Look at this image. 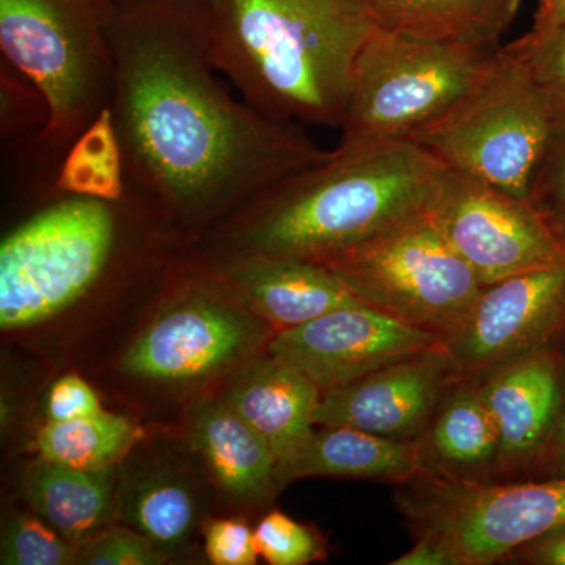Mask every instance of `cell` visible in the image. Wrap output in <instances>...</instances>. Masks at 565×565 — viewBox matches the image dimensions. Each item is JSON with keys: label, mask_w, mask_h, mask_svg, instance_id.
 I'll return each mask as SVG.
<instances>
[{"label": "cell", "mask_w": 565, "mask_h": 565, "mask_svg": "<svg viewBox=\"0 0 565 565\" xmlns=\"http://www.w3.org/2000/svg\"><path fill=\"white\" fill-rule=\"evenodd\" d=\"M189 438L215 484L234 503L266 504L280 492L273 449L225 399L193 405Z\"/></svg>", "instance_id": "obj_19"}, {"label": "cell", "mask_w": 565, "mask_h": 565, "mask_svg": "<svg viewBox=\"0 0 565 565\" xmlns=\"http://www.w3.org/2000/svg\"><path fill=\"white\" fill-rule=\"evenodd\" d=\"M565 326V266L482 286L467 321L445 348L457 377H473L546 348Z\"/></svg>", "instance_id": "obj_13"}, {"label": "cell", "mask_w": 565, "mask_h": 565, "mask_svg": "<svg viewBox=\"0 0 565 565\" xmlns=\"http://www.w3.org/2000/svg\"><path fill=\"white\" fill-rule=\"evenodd\" d=\"M427 460L437 473L489 481L498 459L497 427L478 379H457L423 435Z\"/></svg>", "instance_id": "obj_22"}, {"label": "cell", "mask_w": 565, "mask_h": 565, "mask_svg": "<svg viewBox=\"0 0 565 565\" xmlns=\"http://www.w3.org/2000/svg\"><path fill=\"white\" fill-rule=\"evenodd\" d=\"M512 563L565 565V525L550 531L509 555Z\"/></svg>", "instance_id": "obj_33"}, {"label": "cell", "mask_w": 565, "mask_h": 565, "mask_svg": "<svg viewBox=\"0 0 565 565\" xmlns=\"http://www.w3.org/2000/svg\"><path fill=\"white\" fill-rule=\"evenodd\" d=\"M103 2L107 11L154 6L181 7V9L207 11L215 0H103Z\"/></svg>", "instance_id": "obj_35"}, {"label": "cell", "mask_w": 565, "mask_h": 565, "mask_svg": "<svg viewBox=\"0 0 565 565\" xmlns=\"http://www.w3.org/2000/svg\"><path fill=\"white\" fill-rule=\"evenodd\" d=\"M273 330L200 262L178 275L169 299L122 356L121 370L156 384L206 381L255 355Z\"/></svg>", "instance_id": "obj_10"}, {"label": "cell", "mask_w": 565, "mask_h": 565, "mask_svg": "<svg viewBox=\"0 0 565 565\" xmlns=\"http://www.w3.org/2000/svg\"><path fill=\"white\" fill-rule=\"evenodd\" d=\"M0 50L46 103L39 134L57 162L110 106L114 57L103 0H0Z\"/></svg>", "instance_id": "obj_5"}, {"label": "cell", "mask_w": 565, "mask_h": 565, "mask_svg": "<svg viewBox=\"0 0 565 565\" xmlns=\"http://www.w3.org/2000/svg\"><path fill=\"white\" fill-rule=\"evenodd\" d=\"M385 31L414 39L500 46L523 0H366Z\"/></svg>", "instance_id": "obj_23"}, {"label": "cell", "mask_w": 565, "mask_h": 565, "mask_svg": "<svg viewBox=\"0 0 565 565\" xmlns=\"http://www.w3.org/2000/svg\"><path fill=\"white\" fill-rule=\"evenodd\" d=\"M433 217L482 286L565 266V245L530 200L449 170Z\"/></svg>", "instance_id": "obj_11"}, {"label": "cell", "mask_w": 565, "mask_h": 565, "mask_svg": "<svg viewBox=\"0 0 565 565\" xmlns=\"http://www.w3.org/2000/svg\"><path fill=\"white\" fill-rule=\"evenodd\" d=\"M500 50L501 44L422 40L379 29L355 63L337 148L411 139L462 103Z\"/></svg>", "instance_id": "obj_6"}, {"label": "cell", "mask_w": 565, "mask_h": 565, "mask_svg": "<svg viewBox=\"0 0 565 565\" xmlns=\"http://www.w3.org/2000/svg\"><path fill=\"white\" fill-rule=\"evenodd\" d=\"M204 14L167 6L107 11L110 106L128 189L188 234L332 152L302 126L233 95L212 62Z\"/></svg>", "instance_id": "obj_1"}, {"label": "cell", "mask_w": 565, "mask_h": 565, "mask_svg": "<svg viewBox=\"0 0 565 565\" xmlns=\"http://www.w3.org/2000/svg\"><path fill=\"white\" fill-rule=\"evenodd\" d=\"M204 550L215 565H253L258 561L255 531L243 519H215L203 527Z\"/></svg>", "instance_id": "obj_31"}, {"label": "cell", "mask_w": 565, "mask_h": 565, "mask_svg": "<svg viewBox=\"0 0 565 565\" xmlns=\"http://www.w3.org/2000/svg\"><path fill=\"white\" fill-rule=\"evenodd\" d=\"M422 438L394 440L344 426H322L288 462L277 468V486L302 478L363 479L407 484L430 473Z\"/></svg>", "instance_id": "obj_18"}, {"label": "cell", "mask_w": 565, "mask_h": 565, "mask_svg": "<svg viewBox=\"0 0 565 565\" xmlns=\"http://www.w3.org/2000/svg\"><path fill=\"white\" fill-rule=\"evenodd\" d=\"M203 498L177 465H118L117 519L150 539L167 556L181 555L202 522Z\"/></svg>", "instance_id": "obj_20"}, {"label": "cell", "mask_w": 565, "mask_h": 565, "mask_svg": "<svg viewBox=\"0 0 565 565\" xmlns=\"http://www.w3.org/2000/svg\"><path fill=\"white\" fill-rule=\"evenodd\" d=\"M255 542L258 555L273 565H308L326 557L318 531L278 511L263 516Z\"/></svg>", "instance_id": "obj_27"}, {"label": "cell", "mask_w": 565, "mask_h": 565, "mask_svg": "<svg viewBox=\"0 0 565 565\" xmlns=\"http://www.w3.org/2000/svg\"><path fill=\"white\" fill-rule=\"evenodd\" d=\"M515 43L557 115L565 114V24L539 35L527 32Z\"/></svg>", "instance_id": "obj_29"}, {"label": "cell", "mask_w": 565, "mask_h": 565, "mask_svg": "<svg viewBox=\"0 0 565 565\" xmlns=\"http://www.w3.org/2000/svg\"><path fill=\"white\" fill-rule=\"evenodd\" d=\"M473 377L497 427L494 476L511 478L544 455L555 430L563 403L559 359L539 349Z\"/></svg>", "instance_id": "obj_16"}, {"label": "cell", "mask_w": 565, "mask_h": 565, "mask_svg": "<svg viewBox=\"0 0 565 565\" xmlns=\"http://www.w3.org/2000/svg\"><path fill=\"white\" fill-rule=\"evenodd\" d=\"M79 548L36 512H14L3 525V565L77 564Z\"/></svg>", "instance_id": "obj_26"}, {"label": "cell", "mask_w": 565, "mask_h": 565, "mask_svg": "<svg viewBox=\"0 0 565 565\" xmlns=\"http://www.w3.org/2000/svg\"><path fill=\"white\" fill-rule=\"evenodd\" d=\"M319 264L364 303L437 333L445 343L467 321L482 289L433 212Z\"/></svg>", "instance_id": "obj_9"}, {"label": "cell", "mask_w": 565, "mask_h": 565, "mask_svg": "<svg viewBox=\"0 0 565 565\" xmlns=\"http://www.w3.org/2000/svg\"><path fill=\"white\" fill-rule=\"evenodd\" d=\"M527 200L565 245V114L557 115Z\"/></svg>", "instance_id": "obj_28"}, {"label": "cell", "mask_w": 565, "mask_h": 565, "mask_svg": "<svg viewBox=\"0 0 565 565\" xmlns=\"http://www.w3.org/2000/svg\"><path fill=\"white\" fill-rule=\"evenodd\" d=\"M565 24V0H537L531 33H545Z\"/></svg>", "instance_id": "obj_34"}, {"label": "cell", "mask_w": 565, "mask_h": 565, "mask_svg": "<svg viewBox=\"0 0 565 565\" xmlns=\"http://www.w3.org/2000/svg\"><path fill=\"white\" fill-rule=\"evenodd\" d=\"M545 451H548L550 460H552L553 470L557 476L565 475V397L561 403L559 415L552 438L546 445ZM544 451V452H545Z\"/></svg>", "instance_id": "obj_36"}, {"label": "cell", "mask_w": 565, "mask_h": 565, "mask_svg": "<svg viewBox=\"0 0 565 565\" xmlns=\"http://www.w3.org/2000/svg\"><path fill=\"white\" fill-rule=\"evenodd\" d=\"M556 118L514 41L462 103L408 140L449 170L527 200Z\"/></svg>", "instance_id": "obj_7"}, {"label": "cell", "mask_w": 565, "mask_h": 565, "mask_svg": "<svg viewBox=\"0 0 565 565\" xmlns=\"http://www.w3.org/2000/svg\"><path fill=\"white\" fill-rule=\"evenodd\" d=\"M457 379L451 359L440 345L321 392L315 424L353 427L394 440H419Z\"/></svg>", "instance_id": "obj_14"}, {"label": "cell", "mask_w": 565, "mask_h": 565, "mask_svg": "<svg viewBox=\"0 0 565 565\" xmlns=\"http://www.w3.org/2000/svg\"><path fill=\"white\" fill-rule=\"evenodd\" d=\"M212 62L275 120L341 128L360 52L381 29L366 0H215Z\"/></svg>", "instance_id": "obj_3"}, {"label": "cell", "mask_w": 565, "mask_h": 565, "mask_svg": "<svg viewBox=\"0 0 565 565\" xmlns=\"http://www.w3.org/2000/svg\"><path fill=\"white\" fill-rule=\"evenodd\" d=\"M401 511L445 565L503 563L520 546L565 525V475L548 481H467L437 471L403 484Z\"/></svg>", "instance_id": "obj_8"}, {"label": "cell", "mask_w": 565, "mask_h": 565, "mask_svg": "<svg viewBox=\"0 0 565 565\" xmlns=\"http://www.w3.org/2000/svg\"><path fill=\"white\" fill-rule=\"evenodd\" d=\"M170 557L150 539L129 526L111 525L90 544L79 548L77 564L88 565H161Z\"/></svg>", "instance_id": "obj_30"}, {"label": "cell", "mask_w": 565, "mask_h": 565, "mask_svg": "<svg viewBox=\"0 0 565 565\" xmlns=\"http://www.w3.org/2000/svg\"><path fill=\"white\" fill-rule=\"evenodd\" d=\"M128 189L120 202L61 196L0 245V327L50 321L87 299L128 259V234L152 214Z\"/></svg>", "instance_id": "obj_4"}, {"label": "cell", "mask_w": 565, "mask_h": 565, "mask_svg": "<svg viewBox=\"0 0 565 565\" xmlns=\"http://www.w3.org/2000/svg\"><path fill=\"white\" fill-rule=\"evenodd\" d=\"M202 263L277 332L364 303L323 264L262 255L204 253Z\"/></svg>", "instance_id": "obj_15"}, {"label": "cell", "mask_w": 565, "mask_h": 565, "mask_svg": "<svg viewBox=\"0 0 565 565\" xmlns=\"http://www.w3.org/2000/svg\"><path fill=\"white\" fill-rule=\"evenodd\" d=\"M448 172L412 140L334 148L214 226L204 253H262L326 263L433 212Z\"/></svg>", "instance_id": "obj_2"}, {"label": "cell", "mask_w": 565, "mask_h": 565, "mask_svg": "<svg viewBox=\"0 0 565 565\" xmlns=\"http://www.w3.org/2000/svg\"><path fill=\"white\" fill-rule=\"evenodd\" d=\"M140 438V427L131 419L103 411L70 422H46L35 446L41 459L50 462L103 470L125 462Z\"/></svg>", "instance_id": "obj_25"}, {"label": "cell", "mask_w": 565, "mask_h": 565, "mask_svg": "<svg viewBox=\"0 0 565 565\" xmlns=\"http://www.w3.org/2000/svg\"><path fill=\"white\" fill-rule=\"evenodd\" d=\"M223 399L267 441L278 468L315 434L321 390L299 367L269 353L234 375Z\"/></svg>", "instance_id": "obj_17"}, {"label": "cell", "mask_w": 565, "mask_h": 565, "mask_svg": "<svg viewBox=\"0 0 565 565\" xmlns=\"http://www.w3.org/2000/svg\"><path fill=\"white\" fill-rule=\"evenodd\" d=\"M118 467L79 470L39 457L22 475V497L71 544L82 548L117 520Z\"/></svg>", "instance_id": "obj_21"}, {"label": "cell", "mask_w": 565, "mask_h": 565, "mask_svg": "<svg viewBox=\"0 0 565 565\" xmlns=\"http://www.w3.org/2000/svg\"><path fill=\"white\" fill-rule=\"evenodd\" d=\"M54 191L120 202L128 193L125 156L111 106L104 107L58 161Z\"/></svg>", "instance_id": "obj_24"}, {"label": "cell", "mask_w": 565, "mask_h": 565, "mask_svg": "<svg viewBox=\"0 0 565 565\" xmlns=\"http://www.w3.org/2000/svg\"><path fill=\"white\" fill-rule=\"evenodd\" d=\"M47 422H70L103 412L98 394L79 375H63L54 382L44 403Z\"/></svg>", "instance_id": "obj_32"}, {"label": "cell", "mask_w": 565, "mask_h": 565, "mask_svg": "<svg viewBox=\"0 0 565 565\" xmlns=\"http://www.w3.org/2000/svg\"><path fill=\"white\" fill-rule=\"evenodd\" d=\"M440 345L445 340L437 333L356 303L275 333L267 351L326 392Z\"/></svg>", "instance_id": "obj_12"}]
</instances>
